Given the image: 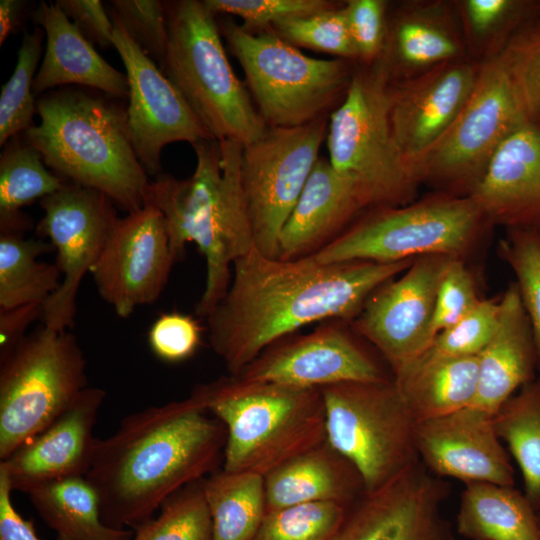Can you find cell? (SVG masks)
I'll use <instances>...</instances> for the list:
<instances>
[{
    "label": "cell",
    "mask_w": 540,
    "mask_h": 540,
    "mask_svg": "<svg viewBox=\"0 0 540 540\" xmlns=\"http://www.w3.org/2000/svg\"><path fill=\"white\" fill-rule=\"evenodd\" d=\"M415 259L327 264L313 255L269 258L254 247L235 261L226 295L206 316L210 345L230 375H238L270 345L304 326L351 322L378 287Z\"/></svg>",
    "instance_id": "obj_1"
},
{
    "label": "cell",
    "mask_w": 540,
    "mask_h": 540,
    "mask_svg": "<svg viewBox=\"0 0 540 540\" xmlns=\"http://www.w3.org/2000/svg\"><path fill=\"white\" fill-rule=\"evenodd\" d=\"M226 437L192 392L124 417L115 433L96 439L85 475L104 523L135 529L151 519L169 497L215 472Z\"/></svg>",
    "instance_id": "obj_2"
},
{
    "label": "cell",
    "mask_w": 540,
    "mask_h": 540,
    "mask_svg": "<svg viewBox=\"0 0 540 540\" xmlns=\"http://www.w3.org/2000/svg\"><path fill=\"white\" fill-rule=\"evenodd\" d=\"M192 146L197 157L192 176H159L149 183L145 204L163 215L175 261L187 243H195L204 256L206 282L196 314L206 318L226 295L233 264L255 243L241 181L244 146L235 140Z\"/></svg>",
    "instance_id": "obj_3"
},
{
    "label": "cell",
    "mask_w": 540,
    "mask_h": 540,
    "mask_svg": "<svg viewBox=\"0 0 540 540\" xmlns=\"http://www.w3.org/2000/svg\"><path fill=\"white\" fill-rule=\"evenodd\" d=\"M38 125L25 141L62 179L105 194L128 213L145 205L150 181L131 142L126 112L81 92H56L36 104Z\"/></svg>",
    "instance_id": "obj_4"
},
{
    "label": "cell",
    "mask_w": 540,
    "mask_h": 540,
    "mask_svg": "<svg viewBox=\"0 0 540 540\" xmlns=\"http://www.w3.org/2000/svg\"><path fill=\"white\" fill-rule=\"evenodd\" d=\"M191 392L225 426L224 471L265 477L326 442L320 388L229 375L199 384Z\"/></svg>",
    "instance_id": "obj_5"
},
{
    "label": "cell",
    "mask_w": 540,
    "mask_h": 540,
    "mask_svg": "<svg viewBox=\"0 0 540 540\" xmlns=\"http://www.w3.org/2000/svg\"><path fill=\"white\" fill-rule=\"evenodd\" d=\"M166 14L163 73L214 140L246 146L260 139L268 126L232 70L214 14L196 0L171 3Z\"/></svg>",
    "instance_id": "obj_6"
},
{
    "label": "cell",
    "mask_w": 540,
    "mask_h": 540,
    "mask_svg": "<svg viewBox=\"0 0 540 540\" xmlns=\"http://www.w3.org/2000/svg\"><path fill=\"white\" fill-rule=\"evenodd\" d=\"M391 83L381 58L353 73L328 122V160L337 172L353 179L368 207L409 204L419 184L393 135Z\"/></svg>",
    "instance_id": "obj_7"
},
{
    "label": "cell",
    "mask_w": 540,
    "mask_h": 540,
    "mask_svg": "<svg viewBox=\"0 0 540 540\" xmlns=\"http://www.w3.org/2000/svg\"><path fill=\"white\" fill-rule=\"evenodd\" d=\"M87 388L76 337L43 324L0 354V461L59 417Z\"/></svg>",
    "instance_id": "obj_8"
},
{
    "label": "cell",
    "mask_w": 540,
    "mask_h": 540,
    "mask_svg": "<svg viewBox=\"0 0 540 540\" xmlns=\"http://www.w3.org/2000/svg\"><path fill=\"white\" fill-rule=\"evenodd\" d=\"M222 30L270 128L299 127L324 117L349 87L348 60L308 57L276 33L253 34L230 21Z\"/></svg>",
    "instance_id": "obj_9"
},
{
    "label": "cell",
    "mask_w": 540,
    "mask_h": 540,
    "mask_svg": "<svg viewBox=\"0 0 540 540\" xmlns=\"http://www.w3.org/2000/svg\"><path fill=\"white\" fill-rule=\"evenodd\" d=\"M487 222L468 195H444L379 207L327 244L321 263H395L427 255L458 257Z\"/></svg>",
    "instance_id": "obj_10"
},
{
    "label": "cell",
    "mask_w": 540,
    "mask_h": 540,
    "mask_svg": "<svg viewBox=\"0 0 540 540\" xmlns=\"http://www.w3.org/2000/svg\"><path fill=\"white\" fill-rule=\"evenodd\" d=\"M320 389L326 441L356 468L366 492L380 488L420 460L417 421L393 379L342 382Z\"/></svg>",
    "instance_id": "obj_11"
},
{
    "label": "cell",
    "mask_w": 540,
    "mask_h": 540,
    "mask_svg": "<svg viewBox=\"0 0 540 540\" xmlns=\"http://www.w3.org/2000/svg\"><path fill=\"white\" fill-rule=\"evenodd\" d=\"M526 120L498 56L480 63L470 97L443 136L411 167L430 181L468 195L503 141Z\"/></svg>",
    "instance_id": "obj_12"
},
{
    "label": "cell",
    "mask_w": 540,
    "mask_h": 540,
    "mask_svg": "<svg viewBox=\"0 0 540 540\" xmlns=\"http://www.w3.org/2000/svg\"><path fill=\"white\" fill-rule=\"evenodd\" d=\"M325 117L293 128H270L243 147L241 181L255 248L278 257L279 236L318 161Z\"/></svg>",
    "instance_id": "obj_13"
},
{
    "label": "cell",
    "mask_w": 540,
    "mask_h": 540,
    "mask_svg": "<svg viewBox=\"0 0 540 540\" xmlns=\"http://www.w3.org/2000/svg\"><path fill=\"white\" fill-rule=\"evenodd\" d=\"M40 205L44 215L36 233L56 249L62 275L57 291L43 303L40 319L44 326L64 331L74 325L81 281L99 259L118 217L105 194L72 182Z\"/></svg>",
    "instance_id": "obj_14"
},
{
    "label": "cell",
    "mask_w": 540,
    "mask_h": 540,
    "mask_svg": "<svg viewBox=\"0 0 540 540\" xmlns=\"http://www.w3.org/2000/svg\"><path fill=\"white\" fill-rule=\"evenodd\" d=\"M451 258L447 255L416 258L399 278L378 287L351 321L352 329L377 348L393 372L433 342L437 288Z\"/></svg>",
    "instance_id": "obj_15"
},
{
    "label": "cell",
    "mask_w": 540,
    "mask_h": 540,
    "mask_svg": "<svg viewBox=\"0 0 540 540\" xmlns=\"http://www.w3.org/2000/svg\"><path fill=\"white\" fill-rule=\"evenodd\" d=\"M175 262L165 219L146 203L116 220L91 273L102 299L126 318L159 298Z\"/></svg>",
    "instance_id": "obj_16"
},
{
    "label": "cell",
    "mask_w": 540,
    "mask_h": 540,
    "mask_svg": "<svg viewBox=\"0 0 540 540\" xmlns=\"http://www.w3.org/2000/svg\"><path fill=\"white\" fill-rule=\"evenodd\" d=\"M111 19L113 46L122 59L128 81L126 116L131 142L147 174L154 175L160 169L161 151L167 144L185 141L194 145L214 139L163 71L121 24Z\"/></svg>",
    "instance_id": "obj_17"
},
{
    "label": "cell",
    "mask_w": 540,
    "mask_h": 540,
    "mask_svg": "<svg viewBox=\"0 0 540 540\" xmlns=\"http://www.w3.org/2000/svg\"><path fill=\"white\" fill-rule=\"evenodd\" d=\"M450 484L419 460L347 510L336 540H456L441 507Z\"/></svg>",
    "instance_id": "obj_18"
},
{
    "label": "cell",
    "mask_w": 540,
    "mask_h": 540,
    "mask_svg": "<svg viewBox=\"0 0 540 540\" xmlns=\"http://www.w3.org/2000/svg\"><path fill=\"white\" fill-rule=\"evenodd\" d=\"M347 322L327 320L308 334L289 335L234 376L307 388L391 380L345 327Z\"/></svg>",
    "instance_id": "obj_19"
},
{
    "label": "cell",
    "mask_w": 540,
    "mask_h": 540,
    "mask_svg": "<svg viewBox=\"0 0 540 540\" xmlns=\"http://www.w3.org/2000/svg\"><path fill=\"white\" fill-rule=\"evenodd\" d=\"M479 68V62L465 58L392 81L391 127L410 169L454 122L472 93Z\"/></svg>",
    "instance_id": "obj_20"
},
{
    "label": "cell",
    "mask_w": 540,
    "mask_h": 540,
    "mask_svg": "<svg viewBox=\"0 0 540 540\" xmlns=\"http://www.w3.org/2000/svg\"><path fill=\"white\" fill-rule=\"evenodd\" d=\"M492 414L474 406L417 421L420 461L438 477L464 483L514 485V469L498 437Z\"/></svg>",
    "instance_id": "obj_21"
},
{
    "label": "cell",
    "mask_w": 540,
    "mask_h": 540,
    "mask_svg": "<svg viewBox=\"0 0 540 540\" xmlns=\"http://www.w3.org/2000/svg\"><path fill=\"white\" fill-rule=\"evenodd\" d=\"M106 392L87 387L48 427L0 461L12 490L27 493L51 481L85 476L96 439L93 428Z\"/></svg>",
    "instance_id": "obj_22"
},
{
    "label": "cell",
    "mask_w": 540,
    "mask_h": 540,
    "mask_svg": "<svg viewBox=\"0 0 540 540\" xmlns=\"http://www.w3.org/2000/svg\"><path fill=\"white\" fill-rule=\"evenodd\" d=\"M468 196L486 221L540 232V127L518 126Z\"/></svg>",
    "instance_id": "obj_23"
},
{
    "label": "cell",
    "mask_w": 540,
    "mask_h": 540,
    "mask_svg": "<svg viewBox=\"0 0 540 540\" xmlns=\"http://www.w3.org/2000/svg\"><path fill=\"white\" fill-rule=\"evenodd\" d=\"M366 207L353 179L337 172L328 159H318L282 228L277 258L291 260L317 253Z\"/></svg>",
    "instance_id": "obj_24"
},
{
    "label": "cell",
    "mask_w": 540,
    "mask_h": 540,
    "mask_svg": "<svg viewBox=\"0 0 540 540\" xmlns=\"http://www.w3.org/2000/svg\"><path fill=\"white\" fill-rule=\"evenodd\" d=\"M380 58L392 81L469 58L453 3L429 1L405 5L395 16L391 29H387Z\"/></svg>",
    "instance_id": "obj_25"
},
{
    "label": "cell",
    "mask_w": 540,
    "mask_h": 540,
    "mask_svg": "<svg viewBox=\"0 0 540 540\" xmlns=\"http://www.w3.org/2000/svg\"><path fill=\"white\" fill-rule=\"evenodd\" d=\"M500 302L498 326L478 355L475 398L470 406L494 415L518 388L534 379L536 350L517 285Z\"/></svg>",
    "instance_id": "obj_26"
},
{
    "label": "cell",
    "mask_w": 540,
    "mask_h": 540,
    "mask_svg": "<svg viewBox=\"0 0 540 540\" xmlns=\"http://www.w3.org/2000/svg\"><path fill=\"white\" fill-rule=\"evenodd\" d=\"M46 35L34 94L64 84L96 88L115 97L129 93L127 77L107 63L56 3L42 2L35 16Z\"/></svg>",
    "instance_id": "obj_27"
},
{
    "label": "cell",
    "mask_w": 540,
    "mask_h": 540,
    "mask_svg": "<svg viewBox=\"0 0 540 540\" xmlns=\"http://www.w3.org/2000/svg\"><path fill=\"white\" fill-rule=\"evenodd\" d=\"M264 484L267 512L316 501L350 507L365 492L359 472L327 441L274 469Z\"/></svg>",
    "instance_id": "obj_28"
},
{
    "label": "cell",
    "mask_w": 540,
    "mask_h": 540,
    "mask_svg": "<svg viewBox=\"0 0 540 540\" xmlns=\"http://www.w3.org/2000/svg\"><path fill=\"white\" fill-rule=\"evenodd\" d=\"M393 374L408 408L416 421H421L473 403L478 356H445L426 349Z\"/></svg>",
    "instance_id": "obj_29"
},
{
    "label": "cell",
    "mask_w": 540,
    "mask_h": 540,
    "mask_svg": "<svg viewBox=\"0 0 540 540\" xmlns=\"http://www.w3.org/2000/svg\"><path fill=\"white\" fill-rule=\"evenodd\" d=\"M461 494L457 532L470 540H540L538 512L513 486L468 482Z\"/></svg>",
    "instance_id": "obj_30"
},
{
    "label": "cell",
    "mask_w": 540,
    "mask_h": 540,
    "mask_svg": "<svg viewBox=\"0 0 540 540\" xmlns=\"http://www.w3.org/2000/svg\"><path fill=\"white\" fill-rule=\"evenodd\" d=\"M26 494L59 540H131L134 535L104 523L98 494L85 476L44 483Z\"/></svg>",
    "instance_id": "obj_31"
},
{
    "label": "cell",
    "mask_w": 540,
    "mask_h": 540,
    "mask_svg": "<svg viewBox=\"0 0 540 540\" xmlns=\"http://www.w3.org/2000/svg\"><path fill=\"white\" fill-rule=\"evenodd\" d=\"M213 540H255L266 515L264 477L254 473H212L203 480Z\"/></svg>",
    "instance_id": "obj_32"
},
{
    "label": "cell",
    "mask_w": 540,
    "mask_h": 540,
    "mask_svg": "<svg viewBox=\"0 0 540 540\" xmlns=\"http://www.w3.org/2000/svg\"><path fill=\"white\" fill-rule=\"evenodd\" d=\"M51 249L53 246L41 239L1 232L0 309L43 305L57 291L62 279L59 268L38 260Z\"/></svg>",
    "instance_id": "obj_33"
},
{
    "label": "cell",
    "mask_w": 540,
    "mask_h": 540,
    "mask_svg": "<svg viewBox=\"0 0 540 540\" xmlns=\"http://www.w3.org/2000/svg\"><path fill=\"white\" fill-rule=\"evenodd\" d=\"M65 182L47 170L34 147L11 141L0 158V231L23 234L30 221L21 208L55 193Z\"/></svg>",
    "instance_id": "obj_34"
},
{
    "label": "cell",
    "mask_w": 540,
    "mask_h": 540,
    "mask_svg": "<svg viewBox=\"0 0 540 540\" xmlns=\"http://www.w3.org/2000/svg\"><path fill=\"white\" fill-rule=\"evenodd\" d=\"M495 431L518 463L525 496L540 510V378L521 387L494 414Z\"/></svg>",
    "instance_id": "obj_35"
},
{
    "label": "cell",
    "mask_w": 540,
    "mask_h": 540,
    "mask_svg": "<svg viewBox=\"0 0 540 540\" xmlns=\"http://www.w3.org/2000/svg\"><path fill=\"white\" fill-rule=\"evenodd\" d=\"M469 58L484 62L497 56L510 37L540 3L522 0H460L453 2Z\"/></svg>",
    "instance_id": "obj_36"
},
{
    "label": "cell",
    "mask_w": 540,
    "mask_h": 540,
    "mask_svg": "<svg viewBox=\"0 0 540 540\" xmlns=\"http://www.w3.org/2000/svg\"><path fill=\"white\" fill-rule=\"evenodd\" d=\"M204 479L169 497L160 507L156 518L134 529L131 540H213L212 519L203 489Z\"/></svg>",
    "instance_id": "obj_37"
},
{
    "label": "cell",
    "mask_w": 540,
    "mask_h": 540,
    "mask_svg": "<svg viewBox=\"0 0 540 540\" xmlns=\"http://www.w3.org/2000/svg\"><path fill=\"white\" fill-rule=\"evenodd\" d=\"M43 33L36 28L26 33L18 50L15 69L0 94V145L28 130L36 109L33 82L41 56Z\"/></svg>",
    "instance_id": "obj_38"
},
{
    "label": "cell",
    "mask_w": 540,
    "mask_h": 540,
    "mask_svg": "<svg viewBox=\"0 0 540 540\" xmlns=\"http://www.w3.org/2000/svg\"><path fill=\"white\" fill-rule=\"evenodd\" d=\"M348 508L316 501L268 511L255 540H336Z\"/></svg>",
    "instance_id": "obj_39"
},
{
    "label": "cell",
    "mask_w": 540,
    "mask_h": 540,
    "mask_svg": "<svg viewBox=\"0 0 540 540\" xmlns=\"http://www.w3.org/2000/svg\"><path fill=\"white\" fill-rule=\"evenodd\" d=\"M497 56L526 120L540 127V12L519 27Z\"/></svg>",
    "instance_id": "obj_40"
},
{
    "label": "cell",
    "mask_w": 540,
    "mask_h": 540,
    "mask_svg": "<svg viewBox=\"0 0 540 540\" xmlns=\"http://www.w3.org/2000/svg\"><path fill=\"white\" fill-rule=\"evenodd\" d=\"M272 27L278 36L292 45L322 51L345 60L357 59L344 6L288 18Z\"/></svg>",
    "instance_id": "obj_41"
},
{
    "label": "cell",
    "mask_w": 540,
    "mask_h": 540,
    "mask_svg": "<svg viewBox=\"0 0 540 540\" xmlns=\"http://www.w3.org/2000/svg\"><path fill=\"white\" fill-rule=\"evenodd\" d=\"M501 253L517 278V287L529 320L536 355L540 359V232L510 229Z\"/></svg>",
    "instance_id": "obj_42"
},
{
    "label": "cell",
    "mask_w": 540,
    "mask_h": 540,
    "mask_svg": "<svg viewBox=\"0 0 540 540\" xmlns=\"http://www.w3.org/2000/svg\"><path fill=\"white\" fill-rule=\"evenodd\" d=\"M111 5L112 17L146 55L161 64L169 42L163 3L157 0H113Z\"/></svg>",
    "instance_id": "obj_43"
},
{
    "label": "cell",
    "mask_w": 540,
    "mask_h": 540,
    "mask_svg": "<svg viewBox=\"0 0 540 540\" xmlns=\"http://www.w3.org/2000/svg\"><path fill=\"white\" fill-rule=\"evenodd\" d=\"M500 302L480 300L455 325L441 331L427 348L445 356H478L498 326Z\"/></svg>",
    "instance_id": "obj_44"
},
{
    "label": "cell",
    "mask_w": 540,
    "mask_h": 540,
    "mask_svg": "<svg viewBox=\"0 0 540 540\" xmlns=\"http://www.w3.org/2000/svg\"><path fill=\"white\" fill-rule=\"evenodd\" d=\"M213 13H227L243 19L248 31L300 16L322 12L336 5L327 0H205Z\"/></svg>",
    "instance_id": "obj_45"
},
{
    "label": "cell",
    "mask_w": 540,
    "mask_h": 540,
    "mask_svg": "<svg viewBox=\"0 0 540 540\" xmlns=\"http://www.w3.org/2000/svg\"><path fill=\"white\" fill-rule=\"evenodd\" d=\"M479 301L470 272L458 257H452L437 288L432 320L434 336L459 322Z\"/></svg>",
    "instance_id": "obj_46"
},
{
    "label": "cell",
    "mask_w": 540,
    "mask_h": 540,
    "mask_svg": "<svg viewBox=\"0 0 540 540\" xmlns=\"http://www.w3.org/2000/svg\"><path fill=\"white\" fill-rule=\"evenodd\" d=\"M344 7L357 59L372 65L381 57L385 47L387 2L350 0Z\"/></svg>",
    "instance_id": "obj_47"
},
{
    "label": "cell",
    "mask_w": 540,
    "mask_h": 540,
    "mask_svg": "<svg viewBox=\"0 0 540 540\" xmlns=\"http://www.w3.org/2000/svg\"><path fill=\"white\" fill-rule=\"evenodd\" d=\"M202 328L191 315L161 314L148 332V344L161 360L176 363L190 358L201 343Z\"/></svg>",
    "instance_id": "obj_48"
},
{
    "label": "cell",
    "mask_w": 540,
    "mask_h": 540,
    "mask_svg": "<svg viewBox=\"0 0 540 540\" xmlns=\"http://www.w3.org/2000/svg\"><path fill=\"white\" fill-rule=\"evenodd\" d=\"M55 3L92 45L113 46L114 24L101 1L57 0Z\"/></svg>",
    "instance_id": "obj_49"
},
{
    "label": "cell",
    "mask_w": 540,
    "mask_h": 540,
    "mask_svg": "<svg viewBox=\"0 0 540 540\" xmlns=\"http://www.w3.org/2000/svg\"><path fill=\"white\" fill-rule=\"evenodd\" d=\"M12 491L0 470V540H40L32 521L25 520L15 509Z\"/></svg>",
    "instance_id": "obj_50"
},
{
    "label": "cell",
    "mask_w": 540,
    "mask_h": 540,
    "mask_svg": "<svg viewBox=\"0 0 540 540\" xmlns=\"http://www.w3.org/2000/svg\"><path fill=\"white\" fill-rule=\"evenodd\" d=\"M41 312V304L0 309V354L11 349L26 335L28 326L41 318Z\"/></svg>",
    "instance_id": "obj_51"
},
{
    "label": "cell",
    "mask_w": 540,
    "mask_h": 540,
    "mask_svg": "<svg viewBox=\"0 0 540 540\" xmlns=\"http://www.w3.org/2000/svg\"><path fill=\"white\" fill-rule=\"evenodd\" d=\"M23 2L18 0L0 1V43L6 40L8 35L18 25Z\"/></svg>",
    "instance_id": "obj_52"
},
{
    "label": "cell",
    "mask_w": 540,
    "mask_h": 540,
    "mask_svg": "<svg viewBox=\"0 0 540 540\" xmlns=\"http://www.w3.org/2000/svg\"><path fill=\"white\" fill-rule=\"evenodd\" d=\"M539 525H540V510L538 511Z\"/></svg>",
    "instance_id": "obj_53"
}]
</instances>
